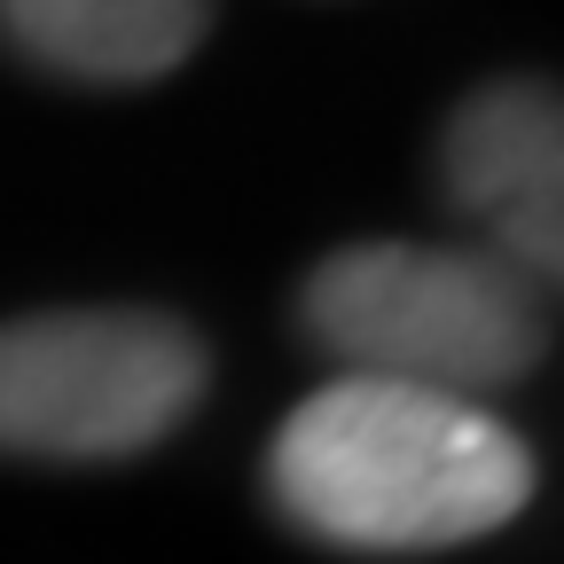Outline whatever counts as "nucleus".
<instances>
[{
    "label": "nucleus",
    "mask_w": 564,
    "mask_h": 564,
    "mask_svg": "<svg viewBox=\"0 0 564 564\" xmlns=\"http://www.w3.org/2000/svg\"><path fill=\"white\" fill-rule=\"evenodd\" d=\"M267 486L314 541L408 556L510 525L533 494V455L478 400L337 377L274 432Z\"/></svg>",
    "instance_id": "f257e3e1"
},
{
    "label": "nucleus",
    "mask_w": 564,
    "mask_h": 564,
    "mask_svg": "<svg viewBox=\"0 0 564 564\" xmlns=\"http://www.w3.org/2000/svg\"><path fill=\"white\" fill-rule=\"evenodd\" d=\"M306 329L345 377H384L423 392H502L541 361L533 291L486 251L447 243H352L314 267Z\"/></svg>",
    "instance_id": "f03ea898"
},
{
    "label": "nucleus",
    "mask_w": 564,
    "mask_h": 564,
    "mask_svg": "<svg viewBox=\"0 0 564 564\" xmlns=\"http://www.w3.org/2000/svg\"><path fill=\"white\" fill-rule=\"evenodd\" d=\"M204 337L150 306H70L0 329V455L102 463L158 447L204 400Z\"/></svg>",
    "instance_id": "7ed1b4c3"
},
{
    "label": "nucleus",
    "mask_w": 564,
    "mask_h": 564,
    "mask_svg": "<svg viewBox=\"0 0 564 564\" xmlns=\"http://www.w3.org/2000/svg\"><path fill=\"white\" fill-rule=\"evenodd\" d=\"M447 204L478 228V251L518 282H549L564 259V118L541 79H494L463 95L440 141Z\"/></svg>",
    "instance_id": "20e7f679"
},
{
    "label": "nucleus",
    "mask_w": 564,
    "mask_h": 564,
    "mask_svg": "<svg viewBox=\"0 0 564 564\" xmlns=\"http://www.w3.org/2000/svg\"><path fill=\"white\" fill-rule=\"evenodd\" d=\"M212 0H0V32L55 79L141 87L196 55Z\"/></svg>",
    "instance_id": "39448f33"
}]
</instances>
